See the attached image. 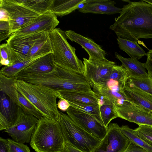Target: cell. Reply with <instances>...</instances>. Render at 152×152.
Returning <instances> with one entry per match:
<instances>
[{
  "label": "cell",
  "mask_w": 152,
  "mask_h": 152,
  "mask_svg": "<svg viewBox=\"0 0 152 152\" xmlns=\"http://www.w3.org/2000/svg\"><path fill=\"white\" fill-rule=\"evenodd\" d=\"M107 132L94 152H123L129 140L122 132L117 123H110Z\"/></svg>",
  "instance_id": "cell-11"
},
{
  "label": "cell",
  "mask_w": 152,
  "mask_h": 152,
  "mask_svg": "<svg viewBox=\"0 0 152 152\" xmlns=\"http://www.w3.org/2000/svg\"><path fill=\"white\" fill-rule=\"evenodd\" d=\"M9 20V15L5 9L0 8V21L8 22Z\"/></svg>",
  "instance_id": "cell-41"
},
{
  "label": "cell",
  "mask_w": 152,
  "mask_h": 152,
  "mask_svg": "<svg viewBox=\"0 0 152 152\" xmlns=\"http://www.w3.org/2000/svg\"><path fill=\"white\" fill-rule=\"evenodd\" d=\"M115 55V58L121 62V65L128 71L130 77L139 78L150 77L146 72L145 63L139 61L135 58H125L116 52Z\"/></svg>",
  "instance_id": "cell-22"
},
{
  "label": "cell",
  "mask_w": 152,
  "mask_h": 152,
  "mask_svg": "<svg viewBox=\"0 0 152 152\" xmlns=\"http://www.w3.org/2000/svg\"><path fill=\"white\" fill-rule=\"evenodd\" d=\"M83 62L84 66L83 75L93 90L100 89L106 84L115 65L114 62L105 58H84Z\"/></svg>",
  "instance_id": "cell-7"
},
{
  "label": "cell",
  "mask_w": 152,
  "mask_h": 152,
  "mask_svg": "<svg viewBox=\"0 0 152 152\" xmlns=\"http://www.w3.org/2000/svg\"><path fill=\"white\" fill-rule=\"evenodd\" d=\"M123 1L128 4L123 6L110 29L118 37L132 41L152 38V5L142 0Z\"/></svg>",
  "instance_id": "cell-1"
},
{
  "label": "cell",
  "mask_w": 152,
  "mask_h": 152,
  "mask_svg": "<svg viewBox=\"0 0 152 152\" xmlns=\"http://www.w3.org/2000/svg\"><path fill=\"white\" fill-rule=\"evenodd\" d=\"M14 85L18 91L37 109L43 117L58 121L60 111L58 110L56 102L57 98H59L56 90L21 80L17 79Z\"/></svg>",
  "instance_id": "cell-2"
},
{
  "label": "cell",
  "mask_w": 152,
  "mask_h": 152,
  "mask_svg": "<svg viewBox=\"0 0 152 152\" xmlns=\"http://www.w3.org/2000/svg\"><path fill=\"white\" fill-rule=\"evenodd\" d=\"M146 3L152 5V0H142Z\"/></svg>",
  "instance_id": "cell-45"
},
{
  "label": "cell",
  "mask_w": 152,
  "mask_h": 152,
  "mask_svg": "<svg viewBox=\"0 0 152 152\" xmlns=\"http://www.w3.org/2000/svg\"><path fill=\"white\" fill-rule=\"evenodd\" d=\"M116 2L110 0H86L78 10L82 13L111 15L120 13L122 8L115 6Z\"/></svg>",
  "instance_id": "cell-18"
},
{
  "label": "cell",
  "mask_w": 152,
  "mask_h": 152,
  "mask_svg": "<svg viewBox=\"0 0 152 152\" xmlns=\"http://www.w3.org/2000/svg\"><path fill=\"white\" fill-rule=\"evenodd\" d=\"M57 91L59 95V99L63 98L69 102L91 104H99L98 96L93 91L86 92L66 90Z\"/></svg>",
  "instance_id": "cell-20"
},
{
  "label": "cell",
  "mask_w": 152,
  "mask_h": 152,
  "mask_svg": "<svg viewBox=\"0 0 152 152\" xmlns=\"http://www.w3.org/2000/svg\"><path fill=\"white\" fill-rule=\"evenodd\" d=\"M55 66L53 53H50L37 59L22 70L18 76L36 75L48 73L53 71Z\"/></svg>",
  "instance_id": "cell-19"
},
{
  "label": "cell",
  "mask_w": 152,
  "mask_h": 152,
  "mask_svg": "<svg viewBox=\"0 0 152 152\" xmlns=\"http://www.w3.org/2000/svg\"><path fill=\"white\" fill-rule=\"evenodd\" d=\"M0 59L10 60L13 63L10 48L7 43L0 45Z\"/></svg>",
  "instance_id": "cell-37"
},
{
  "label": "cell",
  "mask_w": 152,
  "mask_h": 152,
  "mask_svg": "<svg viewBox=\"0 0 152 152\" xmlns=\"http://www.w3.org/2000/svg\"><path fill=\"white\" fill-rule=\"evenodd\" d=\"M65 143L83 152H94L101 140L77 125L67 114L60 111L58 121Z\"/></svg>",
  "instance_id": "cell-6"
},
{
  "label": "cell",
  "mask_w": 152,
  "mask_h": 152,
  "mask_svg": "<svg viewBox=\"0 0 152 152\" xmlns=\"http://www.w3.org/2000/svg\"><path fill=\"white\" fill-rule=\"evenodd\" d=\"M118 117L139 125L152 126V110L130 102L114 106Z\"/></svg>",
  "instance_id": "cell-13"
},
{
  "label": "cell",
  "mask_w": 152,
  "mask_h": 152,
  "mask_svg": "<svg viewBox=\"0 0 152 152\" xmlns=\"http://www.w3.org/2000/svg\"><path fill=\"white\" fill-rule=\"evenodd\" d=\"M63 152H83L66 143H65Z\"/></svg>",
  "instance_id": "cell-42"
},
{
  "label": "cell",
  "mask_w": 152,
  "mask_h": 152,
  "mask_svg": "<svg viewBox=\"0 0 152 152\" xmlns=\"http://www.w3.org/2000/svg\"><path fill=\"white\" fill-rule=\"evenodd\" d=\"M65 143L58 121L44 117L39 120L30 142L36 152H63Z\"/></svg>",
  "instance_id": "cell-3"
},
{
  "label": "cell",
  "mask_w": 152,
  "mask_h": 152,
  "mask_svg": "<svg viewBox=\"0 0 152 152\" xmlns=\"http://www.w3.org/2000/svg\"><path fill=\"white\" fill-rule=\"evenodd\" d=\"M21 4L40 15L50 12L52 0H15Z\"/></svg>",
  "instance_id": "cell-28"
},
{
  "label": "cell",
  "mask_w": 152,
  "mask_h": 152,
  "mask_svg": "<svg viewBox=\"0 0 152 152\" xmlns=\"http://www.w3.org/2000/svg\"><path fill=\"white\" fill-rule=\"evenodd\" d=\"M123 152H148L133 142L129 141V144Z\"/></svg>",
  "instance_id": "cell-38"
},
{
  "label": "cell",
  "mask_w": 152,
  "mask_h": 152,
  "mask_svg": "<svg viewBox=\"0 0 152 152\" xmlns=\"http://www.w3.org/2000/svg\"><path fill=\"white\" fill-rule=\"evenodd\" d=\"M57 105L58 108L64 111H66L70 106L69 102L63 98L60 99Z\"/></svg>",
  "instance_id": "cell-40"
},
{
  "label": "cell",
  "mask_w": 152,
  "mask_h": 152,
  "mask_svg": "<svg viewBox=\"0 0 152 152\" xmlns=\"http://www.w3.org/2000/svg\"><path fill=\"white\" fill-rule=\"evenodd\" d=\"M127 83L152 95V80L150 77L145 78L130 77Z\"/></svg>",
  "instance_id": "cell-33"
},
{
  "label": "cell",
  "mask_w": 152,
  "mask_h": 152,
  "mask_svg": "<svg viewBox=\"0 0 152 152\" xmlns=\"http://www.w3.org/2000/svg\"><path fill=\"white\" fill-rule=\"evenodd\" d=\"M66 112L77 125L98 139L102 140L106 134L107 127L88 113L71 106Z\"/></svg>",
  "instance_id": "cell-12"
},
{
  "label": "cell",
  "mask_w": 152,
  "mask_h": 152,
  "mask_svg": "<svg viewBox=\"0 0 152 152\" xmlns=\"http://www.w3.org/2000/svg\"><path fill=\"white\" fill-rule=\"evenodd\" d=\"M130 77L128 72L125 68L122 65L115 64L113 67L109 80L105 85L108 87L118 86L124 91Z\"/></svg>",
  "instance_id": "cell-24"
},
{
  "label": "cell",
  "mask_w": 152,
  "mask_h": 152,
  "mask_svg": "<svg viewBox=\"0 0 152 152\" xmlns=\"http://www.w3.org/2000/svg\"><path fill=\"white\" fill-rule=\"evenodd\" d=\"M122 133L131 141L148 152H152V146L148 143L139 137L135 132L134 130L127 125L121 127Z\"/></svg>",
  "instance_id": "cell-30"
},
{
  "label": "cell",
  "mask_w": 152,
  "mask_h": 152,
  "mask_svg": "<svg viewBox=\"0 0 152 152\" xmlns=\"http://www.w3.org/2000/svg\"><path fill=\"white\" fill-rule=\"evenodd\" d=\"M0 63L1 66L4 65L5 66H9L12 65L13 63L9 60L0 59Z\"/></svg>",
  "instance_id": "cell-44"
},
{
  "label": "cell",
  "mask_w": 152,
  "mask_h": 152,
  "mask_svg": "<svg viewBox=\"0 0 152 152\" xmlns=\"http://www.w3.org/2000/svg\"><path fill=\"white\" fill-rule=\"evenodd\" d=\"M100 112L102 124L107 128L110 122L117 118L114 109V106L110 104L100 105Z\"/></svg>",
  "instance_id": "cell-32"
},
{
  "label": "cell",
  "mask_w": 152,
  "mask_h": 152,
  "mask_svg": "<svg viewBox=\"0 0 152 152\" xmlns=\"http://www.w3.org/2000/svg\"><path fill=\"white\" fill-rule=\"evenodd\" d=\"M0 130L2 131L18 123L23 111L1 91L0 93Z\"/></svg>",
  "instance_id": "cell-15"
},
{
  "label": "cell",
  "mask_w": 152,
  "mask_h": 152,
  "mask_svg": "<svg viewBox=\"0 0 152 152\" xmlns=\"http://www.w3.org/2000/svg\"><path fill=\"white\" fill-rule=\"evenodd\" d=\"M33 83L56 90H66L86 92L93 91L83 74L67 70L56 64L54 69L51 72L35 75Z\"/></svg>",
  "instance_id": "cell-4"
},
{
  "label": "cell",
  "mask_w": 152,
  "mask_h": 152,
  "mask_svg": "<svg viewBox=\"0 0 152 152\" xmlns=\"http://www.w3.org/2000/svg\"><path fill=\"white\" fill-rule=\"evenodd\" d=\"M50 53H53V52L51 42L49 37L47 39L32 47L29 52L27 59L44 55Z\"/></svg>",
  "instance_id": "cell-29"
},
{
  "label": "cell",
  "mask_w": 152,
  "mask_h": 152,
  "mask_svg": "<svg viewBox=\"0 0 152 152\" xmlns=\"http://www.w3.org/2000/svg\"><path fill=\"white\" fill-rule=\"evenodd\" d=\"M0 8L5 9L9 14L11 35L41 15L15 0H0Z\"/></svg>",
  "instance_id": "cell-9"
},
{
  "label": "cell",
  "mask_w": 152,
  "mask_h": 152,
  "mask_svg": "<svg viewBox=\"0 0 152 152\" xmlns=\"http://www.w3.org/2000/svg\"><path fill=\"white\" fill-rule=\"evenodd\" d=\"M43 56H37L33 58L17 62L10 66H4L1 69L0 74L8 77H16L23 69L37 59Z\"/></svg>",
  "instance_id": "cell-27"
},
{
  "label": "cell",
  "mask_w": 152,
  "mask_h": 152,
  "mask_svg": "<svg viewBox=\"0 0 152 152\" xmlns=\"http://www.w3.org/2000/svg\"><path fill=\"white\" fill-rule=\"evenodd\" d=\"M6 147L7 152H31L26 145L10 138L7 139Z\"/></svg>",
  "instance_id": "cell-35"
},
{
  "label": "cell",
  "mask_w": 152,
  "mask_h": 152,
  "mask_svg": "<svg viewBox=\"0 0 152 152\" xmlns=\"http://www.w3.org/2000/svg\"><path fill=\"white\" fill-rule=\"evenodd\" d=\"M7 139L0 138V152H7L6 142Z\"/></svg>",
  "instance_id": "cell-43"
},
{
  "label": "cell",
  "mask_w": 152,
  "mask_h": 152,
  "mask_svg": "<svg viewBox=\"0 0 152 152\" xmlns=\"http://www.w3.org/2000/svg\"><path fill=\"white\" fill-rule=\"evenodd\" d=\"M39 121L34 116L23 112L20 121L4 130L14 140L22 143L30 142L31 136Z\"/></svg>",
  "instance_id": "cell-14"
},
{
  "label": "cell",
  "mask_w": 152,
  "mask_h": 152,
  "mask_svg": "<svg viewBox=\"0 0 152 152\" xmlns=\"http://www.w3.org/2000/svg\"><path fill=\"white\" fill-rule=\"evenodd\" d=\"M93 91L105 97L114 106H118L130 103L127 99L124 91L113 90L106 87Z\"/></svg>",
  "instance_id": "cell-26"
},
{
  "label": "cell",
  "mask_w": 152,
  "mask_h": 152,
  "mask_svg": "<svg viewBox=\"0 0 152 152\" xmlns=\"http://www.w3.org/2000/svg\"><path fill=\"white\" fill-rule=\"evenodd\" d=\"M59 23L57 17L49 12L40 15L29 24L11 34L10 37L20 36L41 31L50 33Z\"/></svg>",
  "instance_id": "cell-16"
},
{
  "label": "cell",
  "mask_w": 152,
  "mask_h": 152,
  "mask_svg": "<svg viewBox=\"0 0 152 152\" xmlns=\"http://www.w3.org/2000/svg\"><path fill=\"white\" fill-rule=\"evenodd\" d=\"M147 53V57L145 66L150 75L152 74V49L149 50Z\"/></svg>",
  "instance_id": "cell-39"
},
{
  "label": "cell",
  "mask_w": 152,
  "mask_h": 152,
  "mask_svg": "<svg viewBox=\"0 0 152 152\" xmlns=\"http://www.w3.org/2000/svg\"><path fill=\"white\" fill-rule=\"evenodd\" d=\"M117 40L119 48L131 58H135L138 60L144 56H147V53L139 45L137 41H132L119 37Z\"/></svg>",
  "instance_id": "cell-25"
},
{
  "label": "cell",
  "mask_w": 152,
  "mask_h": 152,
  "mask_svg": "<svg viewBox=\"0 0 152 152\" xmlns=\"http://www.w3.org/2000/svg\"><path fill=\"white\" fill-rule=\"evenodd\" d=\"M67 39L79 44L88 54L89 57L105 58L106 52L92 39L71 30L64 31Z\"/></svg>",
  "instance_id": "cell-17"
},
{
  "label": "cell",
  "mask_w": 152,
  "mask_h": 152,
  "mask_svg": "<svg viewBox=\"0 0 152 152\" xmlns=\"http://www.w3.org/2000/svg\"><path fill=\"white\" fill-rule=\"evenodd\" d=\"M49 33L41 31L20 36L10 37L6 41L9 46L13 64L27 59L32 47L47 39Z\"/></svg>",
  "instance_id": "cell-8"
},
{
  "label": "cell",
  "mask_w": 152,
  "mask_h": 152,
  "mask_svg": "<svg viewBox=\"0 0 152 152\" xmlns=\"http://www.w3.org/2000/svg\"><path fill=\"white\" fill-rule=\"evenodd\" d=\"M55 64L73 72L83 74V62L77 56L76 49L68 42L64 31L55 28L49 33Z\"/></svg>",
  "instance_id": "cell-5"
},
{
  "label": "cell",
  "mask_w": 152,
  "mask_h": 152,
  "mask_svg": "<svg viewBox=\"0 0 152 152\" xmlns=\"http://www.w3.org/2000/svg\"><path fill=\"white\" fill-rule=\"evenodd\" d=\"M68 102L70 106L88 113L102 124L100 112V105L99 104H91L83 103Z\"/></svg>",
  "instance_id": "cell-31"
},
{
  "label": "cell",
  "mask_w": 152,
  "mask_h": 152,
  "mask_svg": "<svg viewBox=\"0 0 152 152\" xmlns=\"http://www.w3.org/2000/svg\"><path fill=\"white\" fill-rule=\"evenodd\" d=\"M123 91L129 102L152 110V95L127 83Z\"/></svg>",
  "instance_id": "cell-21"
},
{
  "label": "cell",
  "mask_w": 152,
  "mask_h": 152,
  "mask_svg": "<svg viewBox=\"0 0 152 152\" xmlns=\"http://www.w3.org/2000/svg\"><path fill=\"white\" fill-rule=\"evenodd\" d=\"M16 77H8L0 74V91L6 94L23 111L39 120L43 117L37 109L17 90L15 86Z\"/></svg>",
  "instance_id": "cell-10"
},
{
  "label": "cell",
  "mask_w": 152,
  "mask_h": 152,
  "mask_svg": "<svg viewBox=\"0 0 152 152\" xmlns=\"http://www.w3.org/2000/svg\"><path fill=\"white\" fill-rule=\"evenodd\" d=\"M134 129L135 133L148 144L152 146V126L139 125Z\"/></svg>",
  "instance_id": "cell-34"
},
{
  "label": "cell",
  "mask_w": 152,
  "mask_h": 152,
  "mask_svg": "<svg viewBox=\"0 0 152 152\" xmlns=\"http://www.w3.org/2000/svg\"><path fill=\"white\" fill-rule=\"evenodd\" d=\"M10 28L9 21H0V41L10 37Z\"/></svg>",
  "instance_id": "cell-36"
},
{
  "label": "cell",
  "mask_w": 152,
  "mask_h": 152,
  "mask_svg": "<svg viewBox=\"0 0 152 152\" xmlns=\"http://www.w3.org/2000/svg\"><path fill=\"white\" fill-rule=\"evenodd\" d=\"M149 75V77H150V78L152 80V74Z\"/></svg>",
  "instance_id": "cell-46"
},
{
  "label": "cell",
  "mask_w": 152,
  "mask_h": 152,
  "mask_svg": "<svg viewBox=\"0 0 152 152\" xmlns=\"http://www.w3.org/2000/svg\"><path fill=\"white\" fill-rule=\"evenodd\" d=\"M86 0H52L50 12L57 17H63L81 8Z\"/></svg>",
  "instance_id": "cell-23"
}]
</instances>
